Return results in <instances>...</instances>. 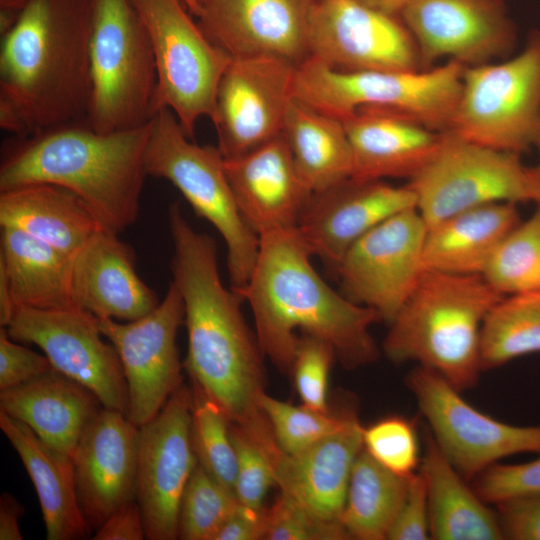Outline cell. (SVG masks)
<instances>
[{
  "mask_svg": "<svg viewBox=\"0 0 540 540\" xmlns=\"http://www.w3.org/2000/svg\"><path fill=\"white\" fill-rule=\"evenodd\" d=\"M407 385L436 444L464 479L505 457L540 453V425H511L481 413L435 371L418 365Z\"/></svg>",
  "mask_w": 540,
  "mask_h": 540,
  "instance_id": "7c38bea8",
  "label": "cell"
},
{
  "mask_svg": "<svg viewBox=\"0 0 540 540\" xmlns=\"http://www.w3.org/2000/svg\"><path fill=\"white\" fill-rule=\"evenodd\" d=\"M309 52L340 71L423 70L416 42L401 17L354 0H317Z\"/></svg>",
  "mask_w": 540,
  "mask_h": 540,
  "instance_id": "e0dca14e",
  "label": "cell"
},
{
  "mask_svg": "<svg viewBox=\"0 0 540 540\" xmlns=\"http://www.w3.org/2000/svg\"><path fill=\"white\" fill-rule=\"evenodd\" d=\"M238 505L235 493L197 463L182 495L178 539L214 540Z\"/></svg>",
  "mask_w": 540,
  "mask_h": 540,
  "instance_id": "74e56055",
  "label": "cell"
},
{
  "mask_svg": "<svg viewBox=\"0 0 540 540\" xmlns=\"http://www.w3.org/2000/svg\"><path fill=\"white\" fill-rule=\"evenodd\" d=\"M93 540L146 539L142 513L136 499L114 511L95 531Z\"/></svg>",
  "mask_w": 540,
  "mask_h": 540,
  "instance_id": "c3c4849f",
  "label": "cell"
},
{
  "mask_svg": "<svg viewBox=\"0 0 540 540\" xmlns=\"http://www.w3.org/2000/svg\"><path fill=\"white\" fill-rule=\"evenodd\" d=\"M535 147L538 150V161L534 167H530V168L540 188V136L537 140Z\"/></svg>",
  "mask_w": 540,
  "mask_h": 540,
  "instance_id": "db71d44e",
  "label": "cell"
},
{
  "mask_svg": "<svg viewBox=\"0 0 540 540\" xmlns=\"http://www.w3.org/2000/svg\"><path fill=\"white\" fill-rule=\"evenodd\" d=\"M410 477L397 475L361 450L352 468L340 522L350 539H387Z\"/></svg>",
  "mask_w": 540,
  "mask_h": 540,
  "instance_id": "836d02e7",
  "label": "cell"
},
{
  "mask_svg": "<svg viewBox=\"0 0 540 540\" xmlns=\"http://www.w3.org/2000/svg\"><path fill=\"white\" fill-rule=\"evenodd\" d=\"M91 100L98 132L148 124L157 113V71L147 30L131 0H91Z\"/></svg>",
  "mask_w": 540,
  "mask_h": 540,
  "instance_id": "52a82bcc",
  "label": "cell"
},
{
  "mask_svg": "<svg viewBox=\"0 0 540 540\" xmlns=\"http://www.w3.org/2000/svg\"><path fill=\"white\" fill-rule=\"evenodd\" d=\"M193 392L182 384L139 427L135 499L148 540L178 539L180 503L197 465L192 442Z\"/></svg>",
  "mask_w": 540,
  "mask_h": 540,
  "instance_id": "9a60e30c",
  "label": "cell"
},
{
  "mask_svg": "<svg viewBox=\"0 0 540 540\" xmlns=\"http://www.w3.org/2000/svg\"><path fill=\"white\" fill-rule=\"evenodd\" d=\"M151 121L114 132L70 123L16 137L2 154L0 191L35 183L63 187L104 229L119 234L139 213Z\"/></svg>",
  "mask_w": 540,
  "mask_h": 540,
  "instance_id": "277c9868",
  "label": "cell"
},
{
  "mask_svg": "<svg viewBox=\"0 0 540 540\" xmlns=\"http://www.w3.org/2000/svg\"><path fill=\"white\" fill-rule=\"evenodd\" d=\"M29 0H0L1 11L19 15Z\"/></svg>",
  "mask_w": 540,
  "mask_h": 540,
  "instance_id": "f5cc1de1",
  "label": "cell"
},
{
  "mask_svg": "<svg viewBox=\"0 0 540 540\" xmlns=\"http://www.w3.org/2000/svg\"><path fill=\"white\" fill-rule=\"evenodd\" d=\"M266 540H343L350 539L339 521L316 516L280 492L264 512Z\"/></svg>",
  "mask_w": 540,
  "mask_h": 540,
  "instance_id": "b9f144b4",
  "label": "cell"
},
{
  "mask_svg": "<svg viewBox=\"0 0 540 540\" xmlns=\"http://www.w3.org/2000/svg\"><path fill=\"white\" fill-rule=\"evenodd\" d=\"M192 392V442L197 462L215 480L234 492L237 456L231 438V421L224 410L198 387L193 385Z\"/></svg>",
  "mask_w": 540,
  "mask_h": 540,
  "instance_id": "8d00e7d4",
  "label": "cell"
},
{
  "mask_svg": "<svg viewBox=\"0 0 540 540\" xmlns=\"http://www.w3.org/2000/svg\"><path fill=\"white\" fill-rule=\"evenodd\" d=\"M451 134L521 154L540 136V31L524 49L497 63L465 67Z\"/></svg>",
  "mask_w": 540,
  "mask_h": 540,
  "instance_id": "9c48e42d",
  "label": "cell"
},
{
  "mask_svg": "<svg viewBox=\"0 0 540 540\" xmlns=\"http://www.w3.org/2000/svg\"><path fill=\"white\" fill-rule=\"evenodd\" d=\"M400 17L416 42L421 69L445 57L465 67L490 63L516 41L503 0H408Z\"/></svg>",
  "mask_w": 540,
  "mask_h": 540,
  "instance_id": "d6986e66",
  "label": "cell"
},
{
  "mask_svg": "<svg viewBox=\"0 0 540 540\" xmlns=\"http://www.w3.org/2000/svg\"><path fill=\"white\" fill-rule=\"evenodd\" d=\"M363 449L389 471L410 477L419 464L414 424L401 416L385 417L363 427Z\"/></svg>",
  "mask_w": 540,
  "mask_h": 540,
  "instance_id": "60d3db41",
  "label": "cell"
},
{
  "mask_svg": "<svg viewBox=\"0 0 540 540\" xmlns=\"http://www.w3.org/2000/svg\"><path fill=\"white\" fill-rule=\"evenodd\" d=\"M259 405L266 416L279 449L287 454L303 451L342 429L353 413L334 416L294 406L266 394Z\"/></svg>",
  "mask_w": 540,
  "mask_h": 540,
  "instance_id": "f35d334b",
  "label": "cell"
},
{
  "mask_svg": "<svg viewBox=\"0 0 540 540\" xmlns=\"http://www.w3.org/2000/svg\"><path fill=\"white\" fill-rule=\"evenodd\" d=\"M430 536L427 489L421 471L409 478L408 491L390 529V540H426Z\"/></svg>",
  "mask_w": 540,
  "mask_h": 540,
  "instance_id": "bcb514c9",
  "label": "cell"
},
{
  "mask_svg": "<svg viewBox=\"0 0 540 540\" xmlns=\"http://www.w3.org/2000/svg\"><path fill=\"white\" fill-rule=\"evenodd\" d=\"M503 295L480 274L425 269L390 323L383 342L395 363L417 362L457 390L474 386L482 371V325Z\"/></svg>",
  "mask_w": 540,
  "mask_h": 540,
  "instance_id": "5b68a950",
  "label": "cell"
},
{
  "mask_svg": "<svg viewBox=\"0 0 540 540\" xmlns=\"http://www.w3.org/2000/svg\"><path fill=\"white\" fill-rule=\"evenodd\" d=\"M295 70L274 57L232 59L220 80L211 120L224 158L247 153L282 133Z\"/></svg>",
  "mask_w": 540,
  "mask_h": 540,
  "instance_id": "ac0fdd59",
  "label": "cell"
},
{
  "mask_svg": "<svg viewBox=\"0 0 540 540\" xmlns=\"http://www.w3.org/2000/svg\"><path fill=\"white\" fill-rule=\"evenodd\" d=\"M102 407L93 392L54 368L0 391V412L72 457L84 429Z\"/></svg>",
  "mask_w": 540,
  "mask_h": 540,
  "instance_id": "4316f807",
  "label": "cell"
},
{
  "mask_svg": "<svg viewBox=\"0 0 540 540\" xmlns=\"http://www.w3.org/2000/svg\"><path fill=\"white\" fill-rule=\"evenodd\" d=\"M335 358V351L328 343L308 335L300 337L291 373L304 406L329 413L328 379Z\"/></svg>",
  "mask_w": 540,
  "mask_h": 540,
  "instance_id": "7bdbcfd3",
  "label": "cell"
},
{
  "mask_svg": "<svg viewBox=\"0 0 540 540\" xmlns=\"http://www.w3.org/2000/svg\"><path fill=\"white\" fill-rule=\"evenodd\" d=\"M363 426L353 415L336 433L294 454L270 449L276 486L316 516L339 521L353 465L363 449Z\"/></svg>",
  "mask_w": 540,
  "mask_h": 540,
  "instance_id": "d4e9b609",
  "label": "cell"
},
{
  "mask_svg": "<svg viewBox=\"0 0 540 540\" xmlns=\"http://www.w3.org/2000/svg\"><path fill=\"white\" fill-rule=\"evenodd\" d=\"M496 505L504 538L540 540V493L512 497Z\"/></svg>",
  "mask_w": 540,
  "mask_h": 540,
  "instance_id": "7dc6e473",
  "label": "cell"
},
{
  "mask_svg": "<svg viewBox=\"0 0 540 540\" xmlns=\"http://www.w3.org/2000/svg\"><path fill=\"white\" fill-rule=\"evenodd\" d=\"M150 39L157 71V111L171 110L189 138L211 120L217 89L232 58L212 43L181 0H131Z\"/></svg>",
  "mask_w": 540,
  "mask_h": 540,
  "instance_id": "30bf717a",
  "label": "cell"
},
{
  "mask_svg": "<svg viewBox=\"0 0 540 540\" xmlns=\"http://www.w3.org/2000/svg\"><path fill=\"white\" fill-rule=\"evenodd\" d=\"M342 122L357 179L410 180L435 156L444 137V132L387 108L361 107Z\"/></svg>",
  "mask_w": 540,
  "mask_h": 540,
  "instance_id": "484cf974",
  "label": "cell"
},
{
  "mask_svg": "<svg viewBox=\"0 0 540 540\" xmlns=\"http://www.w3.org/2000/svg\"><path fill=\"white\" fill-rule=\"evenodd\" d=\"M521 221L517 204L493 203L468 209L427 228L425 269L482 275L503 238Z\"/></svg>",
  "mask_w": 540,
  "mask_h": 540,
  "instance_id": "f546056e",
  "label": "cell"
},
{
  "mask_svg": "<svg viewBox=\"0 0 540 540\" xmlns=\"http://www.w3.org/2000/svg\"><path fill=\"white\" fill-rule=\"evenodd\" d=\"M534 353H540V292L502 297L482 325V370Z\"/></svg>",
  "mask_w": 540,
  "mask_h": 540,
  "instance_id": "e575fe53",
  "label": "cell"
},
{
  "mask_svg": "<svg viewBox=\"0 0 540 540\" xmlns=\"http://www.w3.org/2000/svg\"><path fill=\"white\" fill-rule=\"evenodd\" d=\"M168 224L174 246L172 282L185 310L184 366L193 385L231 423L254 437H266L272 430L259 405L265 393V356L242 314L243 300L222 283L216 242L190 225L178 202L169 207Z\"/></svg>",
  "mask_w": 540,
  "mask_h": 540,
  "instance_id": "6da1fadb",
  "label": "cell"
},
{
  "mask_svg": "<svg viewBox=\"0 0 540 540\" xmlns=\"http://www.w3.org/2000/svg\"><path fill=\"white\" fill-rule=\"evenodd\" d=\"M145 170L171 182L195 213L214 226L226 244L230 287L244 286L258 256L259 236L241 216L218 147L190 141L175 114L162 108L151 121Z\"/></svg>",
  "mask_w": 540,
  "mask_h": 540,
  "instance_id": "ba28073f",
  "label": "cell"
},
{
  "mask_svg": "<svg viewBox=\"0 0 540 540\" xmlns=\"http://www.w3.org/2000/svg\"><path fill=\"white\" fill-rule=\"evenodd\" d=\"M0 428L21 459L40 502L48 540L85 539L91 530L77 498L73 457L0 412Z\"/></svg>",
  "mask_w": 540,
  "mask_h": 540,
  "instance_id": "83f0119b",
  "label": "cell"
},
{
  "mask_svg": "<svg viewBox=\"0 0 540 540\" xmlns=\"http://www.w3.org/2000/svg\"><path fill=\"white\" fill-rule=\"evenodd\" d=\"M425 440L420 471L427 489L431 538L504 539L498 516L466 485L432 435L428 434Z\"/></svg>",
  "mask_w": 540,
  "mask_h": 540,
  "instance_id": "4dcf8cb0",
  "label": "cell"
},
{
  "mask_svg": "<svg viewBox=\"0 0 540 540\" xmlns=\"http://www.w3.org/2000/svg\"><path fill=\"white\" fill-rule=\"evenodd\" d=\"M426 233L417 208L398 213L367 232L334 271L342 293L390 324L425 271Z\"/></svg>",
  "mask_w": 540,
  "mask_h": 540,
  "instance_id": "5bb4252c",
  "label": "cell"
},
{
  "mask_svg": "<svg viewBox=\"0 0 540 540\" xmlns=\"http://www.w3.org/2000/svg\"><path fill=\"white\" fill-rule=\"evenodd\" d=\"M0 249V266L16 309L76 306L71 290L73 257L12 227H1Z\"/></svg>",
  "mask_w": 540,
  "mask_h": 540,
  "instance_id": "1f68e13d",
  "label": "cell"
},
{
  "mask_svg": "<svg viewBox=\"0 0 540 540\" xmlns=\"http://www.w3.org/2000/svg\"><path fill=\"white\" fill-rule=\"evenodd\" d=\"M317 0H204L205 35L232 59L274 57L294 66L308 57Z\"/></svg>",
  "mask_w": 540,
  "mask_h": 540,
  "instance_id": "ffe728a7",
  "label": "cell"
},
{
  "mask_svg": "<svg viewBox=\"0 0 540 540\" xmlns=\"http://www.w3.org/2000/svg\"><path fill=\"white\" fill-rule=\"evenodd\" d=\"M310 250L296 228L259 236V251L246 284L232 289L246 301L264 356L291 373L301 330L328 343L347 369L377 360L370 327L379 314L331 288L311 263Z\"/></svg>",
  "mask_w": 540,
  "mask_h": 540,
  "instance_id": "7a4b0ae2",
  "label": "cell"
},
{
  "mask_svg": "<svg viewBox=\"0 0 540 540\" xmlns=\"http://www.w3.org/2000/svg\"><path fill=\"white\" fill-rule=\"evenodd\" d=\"M264 510L239 503L224 522L214 540H260L264 535Z\"/></svg>",
  "mask_w": 540,
  "mask_h": 540,
  "instance_id": "681fc988",
  "label": "cell"
},
{
  "mask_svg": "<svg viewBox=\"0 0 540 540\" xmlns=\"http://www.w3.org/2000/svg\"><path fill=\"white\" fill-rule=\"evenodd\" d=\"M0 225L19 229L71 257L103 228L77 195L45 183L0 191Z\"/></svg>",
  "mask_w": 540,
  "mask_h": 540,
  "instance_id": "f1b7e54d",
  "label": "cell"
},
{
  "mask_svg": "<svg viewBox=\"0 0 540 540\" xmlns=\"http://www.w3.org/2000/svg\"><path fill=\"white\" fill-rule=\"evenodd\" d=\"M473 489L483 501L495 504L540 493V457L518 464L495 463L475 478Z\"/></svg>",
  "mask_w": 540,
  "mask_h": 540,
  "instance_id": "ee69618b",
  "label": "cell"
},
{
  "mask_svg": "<svg viewBox=\"0 0 540 540\" xmlns=\"http://www.w3.org/2000/svg\"><path fill=\"white\" fill-rule=\"evenodd\" d=\"M407 185L427 228L456 213L509 202L540 203V188L520 155L444 132L431 161Z\"/></svg>",
  "mask_w": 540,
  "mask_h": 540,
  "instance_id": "8fae6325",
  "label": "cell"
},
{
  "mask_svg": "<svg viewBox=\"0 0 540 540\" xmlns=\"http://www.w3.org/2000/svg\"><path fill=\"white\" fill-rule=\"evenodd\" d=\"M184 315L183 298L171 282L163 301L140 319L98 318L100 330L116 349L123 368L127 417L138 427L155 417L183 384L176 336Z\"/></svg>",
  "mask_w": 540,
  "mask_h": 540,
  "instance_id": "2e32d148",
  "label": "cell"
},
{
  "mask_svg": "<svg viewBox=\"0 0 540 540\" xmlns=\"http://www.w3.org/2000/svg\"><path fill=\"white\" fill-rule=\"evenodd\" d=\"M371 9L400 16L408 0H354Z\"/></svg>",
  "mask_w": 540,
  "mask_h": 540,
  "instance_id": "816d5d0a",
  "label": "cell"
},
{
  "mask_svg": "<svg viewBox=\"0 0 540 540\" xmlns=\"http://www.w3.org/2000/svg\"><path fill=\"white\" fill-rule=\"evenodd\" d=\"M6 328L14 341L37 345L54 369L93 392L103 407L127 416L123 368L114 346L103 340L96 316L77 306L20 307Z\"/></svg>",
  "mask_w": 540,
  "mask_h": 540,
  "instance_id": "4fadbf2b",
  "label": "cell"
},
{
  "mask_svg": "<svg viewBox=\"0 0 540 540\" xmlns=\"http://www.w3.org/2000/svg\"><path fill=\"white\" fill-rule=\"evenodd\" d=\"M464 69L449 60L423 70L347 72L309 57L296 67L293 97L341 121L361 107H380L445 132L460 98Z\"/></svg>",
  "mask_w": 540,
  "mask_h": 540,
  "instance_id": "8992f818",
  "label": "cell"
},
{
  "mask_svg": "<svg viewBox=\"0 0 540 540\" xmlns=\"http://www.w3.org/2000/svg\"><path fill=\"white\" fill-rule=\"evenodd\" d=\"M10 338L7 328H0V391L39 377L53 366L41 355Z\"/></svg>",
  "mask_w": 540,
  "mask_h": 540,
  "instance_id": "f6af8a7d",
  "label": "cell"
},
{
  "mask_svg": "<svg viewBox=\"0 0 540 540\" xmlns=\"http://www.w3.org/2000/svg\"><path fill=\"white\" fill-rule=\"evenodd\" d=\"M411 208L416 198L407 184L350 177L313 193L296 229L311 254L334 272L359 238Z\"/></svg>",
  "mask_w": 540,
  "mask_h": 540,
  "instance_id": "44dd1931",
  "label": "cell"
},
{
  "mask_svg": "<svg viewBox=\"0 0 540 540\" xmlns=\"http://www.w3.org/2000/svg\"><path fill=\"white\" fill-rule=\"evenodd\" d=\"M201 9V4L204 2V0H193Z\"/></svg>",
  "mask_w": 540,
  "mask_h": 540,
  "instance_id": "9f6ffc18",
  "label": "cell"
},
{
  "mask_svg": "<svg viewBox=\"0 0 540 540\" xmlns=\"http://www.w3.org/2000/svg\"><path fill=\"white\" fill-rule=\"evenodd\" d=\"M282 133L298 171L313 193L352 177L353 155L341 120L293 97Z\"/></svg>",
  "mask_w": 540,
  "mask_h": 540,
  "instance_id": "d6a6232c",
  "label": "cell"
},
{
  "mask_svg": "<svg viewBox=\"0 0 540 540\" xmlns=\"http://www.w3.org/2000/svg\"><path fill=\"white\" fill-rule=\"evenodd\" d=\"M230 431L237 456L234 492L238 502L264 510L266 495L276 485L270 449L277 443L262 442L233 423Z\"/></svg>",
  "mask_w": 540,
  "mask_h": 540,
  "instance_id": "ab89813d",
  "label": "cell"
},
{
  "mask_svg": "<svg viewBox=\"0 0 540 540\" xmlns=\"http://www.w3.org/2000/svg\"><path fill=\"white\" fill-rule=\"evenodd\" d=\"M482 276L503 296L540 292V204L503 238Z\"/></svg>",
  "mask_w": 540,
  "mask_h": 540,
  "instance_id": "d590c367",
  "label": "cell"
},
{
  "mask_svg": "<svg viewBox=\"0 0 540 540\" xmlns=\"http://www.w3.org/2000/svg\"><path fill=\"white\" fill-rule=\"evenodd\" d=\"M224 159L238 209L254 233L297 227L313 191L298 171L283 133Z\"/></svg>",
  "mask_w": 540,
  "mask_h": 540,
  "instance_id": "603a6c76",
  "label": "cell"
},
{
  "mask_svg": "<svg viewBox=\"0 0 540 540\" xmlns=\"http://www.w3.org/2000/svg\"><path fill=\"white\" fill-rule=\"evenodd\" d=\"M91 0H29L1 35L0 104L29 136L86 122L91 100Z\"/></svg>",
  "mask_w": 540,
  "mask_h": 540,
  "instance_id": "3957f363",
  "label": "cell"
},
{
  "mask_svg": "<svg viewBox=\"0 0 540 540\" xmlns=\"http://www.w3.org/2000/svg\"><path fill=\"white\" fill-rule=\"evenodd\" d=\"M181 1L189 10L190 13L196 15L197 17L200 15L201 9L193 0H181Z\"/></svg>",
  "mask_w": 540,
  "mask_h": 540,
  "instance_id": "11a10c76",
  "label": "cell"
},
{
  "mask_svg": "<svg viewBox=\"0 0 540 540\" xmlns=\"http://www.w3.org/2000/svg\"><path fill=\"white\" fill-rule=\"evenodd\" d=\"M71 290L74 304L99 319L134 321L160 303L136 273L133 248L104 228L73 257Z\"/></svg>",
  "mask_w": 540,
  "mask_h": 540,
  "instance_id": "cb8c5ba5",
  "label": "cell"
},
{
  "mask_svg": "<svg viewBox=\"0 0 540 540\" xmlns=\"http://www.w3.org/2000/svg\"><path fill=\"white\" fill-rule=\"evenodd\" d=\"M24 513L23 506L9 493L0 497V540H22L19 520Z\"/></svg>",
  "mask_w": 540,
  "mask_h": 540,
  "instance_id": "f907efd6",
  "label": "cell"
},
{
  "mask_svg": "<svg viewBox=\"0 0 540 540\" xmlns=\"http://www.w3.org/2000/svg\"><path fill=\"white\" fill-rule=\"evenodd\" d=\"M139 427L121 411L102 407L73 454L78 502L91 531L134 500Z\"/></svg>",
  "mask_w": 540,
  "mask_h": 540,
  "instance_id": "7402d4cb",
  "label": "cell"
}]
</instances>
